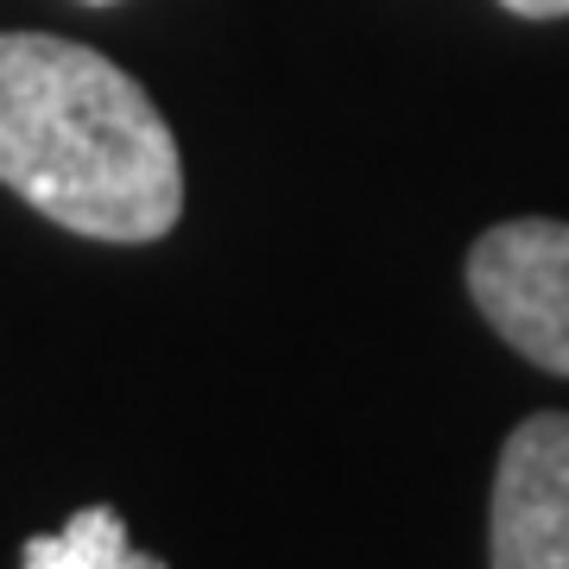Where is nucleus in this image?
Segmentation results:
<instances>
[{
  "label": "nucleus",
  "mask_w": 569,
  "mask_h": 569,
  "mask_svg": "<svg viewBox=\"0 0 569 569\" xmlns=\"http://www.w3.org/2000/svg\"><path fill=\"white\" fill-rule=\"evenodd\" d=\"M519 20H569V0H500Z\"/></svg>",
  "instance_id": "39448f33"
},
{
  "label": "nucleus",
  "mask_w": 569,
  "mask_h": 569,
  "mask_svg": "<svg viewBox=\"0 0 569 569\" xmlns=\"http://www.w3.org/2000/svg\"><path fill=\"white\" fill-rule=\"evenodd\" d=\"M0 183L108 247L183 222V152L159 102L108 51L58 32H0Z\"/></svg>",
  "instance_id": "f257e3e1"
},
{
  "label": "nucleus",
  "mask_w": 569,
  "mask_h": 569,
  "mask_svg": "<svg viewBox=\"0 0 569 569\" xmlns=\"http://www.w3.org/2000/svg\"><path fill=\"white\" fill-rule=\"evenodd\" d=\"M20 569H171V563L127 545V519L114 507H82V512H70L63 531L26 538Z\"/></svg>",
  "instance_id": "20e7f679"
},
{
  "label": "nucleus",
  "mask_w": 569,
  "mask_h": 569,
  "mask_svg": "<svg viewBox=\"0 0 569 569\" xmlns=\"http://www.w3.org/2000/svg\"><path fill=\"white\" fill-rule=\"evenodd\" d=\"M82 7H114V0H82Z\"/></svg>",
  "instance_id": "423d86ee"
},
{
  "label": "nucleus",
  "mask_w": 569,
  "mask_h": 569,
  "mask_svg": "<svg viewBox=\"0 0 569 569\" xmlns=\"http://www.w3.org/2000/svg\"><path fill=\"white\" fill-rule=\"evenodd\" d=\"M488 569H569V411H531L500 443Z\"/></svg>",
  "instance_id": "7ed1b4c3"
},
{
  "label": "nucleus",
  "mask_w": 569,
  "mask_h": 569,
  "mask_svg": "<svg viewBox=\"0 0 569 569\" xmlns=\"http://www.w3.org/2000/svg\"><path fill=\"white\" fill-rule=\"evenodd\" d=\"M462 284L481 323L512 355L569 380V222L557 216L493 222L468 247Z\"/></svg>",
  "instance_id": "f03ea898"
}]
</instances>
